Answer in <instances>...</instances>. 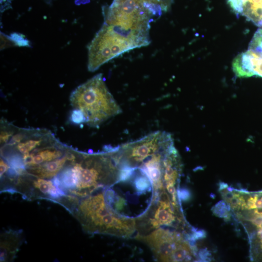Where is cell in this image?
<instances>
[{"label":"cell","instance_id":"cell-17","mask_svg":"<svg viewBox=\"0 0 262 262\" xmlns=\"http://www.w3.org/2000/svg\"><path fill=\"white\" fill-rule=\"evenodd\" d=\"M228 187V185L227 183L223 182H221L219 183L218 190L219 191H221L224 189H226Z\"/></svg>","mask_w":262,"mask_h":262},{"label":"cell","instance_id":"cell-5","mask_svg":"<svg viewBox=\"0 0 262 262\" xmlns=\"http://www.w3.org/2000/svg\"><path fill=\"white\" fill-rule=\"evenodd\" d=\"M174 144L169 132L156 131L134 141L110 147L109 149L120 169L138 168L150 156Z\"/></svg>","mask_w":262,"mask_h":262},{"label":"cell","instance_id":"cell-11","mask_svg":"<svg viewBox=\"0 0 262 262\" xmlns=\"http://www.w3.org/2000/svg\"><path fill=\"white\" fill-rule=\"evenodd\" d=\"M230 208L226 201L221 200L213 206L211 210L215 216L223 218L225 220H229L231 216Z\"/></svg>","mask_w":262,"mask_h":262},{"label":"cell","instance_id":"cell-8","mask_svg":"<svg viewBox=\"0 0 262 262\" xmlns=\"http://www.w3.org/2000/svg\"><path fill=\"white\" fill-rule=\"evenodd\" d=\"M232 69L239 78L253 76L262 78V29L255 32L247 50L234 59Z\"/></svg>","mask_w":262,"mask_h":262},{"label":"cell","instance_id":"cell-4","mask_svg":"<svg viewBox=\"0 0 262 262\" xmlns=\"http://www.w3.org/2000/svg\"><path fill=\"white\" fill-rule=\"evenodd\" d=\"M71 105L83 114L85 123L98 127L122 111L98 74L76 88L70 96Z\"/></svg>","mask_w":262,"mask_h":262},{"label":"cell","instance_id":"cell-3","mask_svg":"<svg viewBox=\"0 0 262 262\" xmlns=\"http://www.w3.org/2000/svg\"><path fill=\"white\" fill-rule=\"evenodd\" d=\"M106 200L121 216L135 219L148 209L154 195L152 183L138 168L120 170L118 180L104 190Z\"/></svg>","mask_w":262,"mask_h":262},{"label":"cell","instance_id":"cell-6","mask_svg":"<svg viewBox=\"0 0 262 262\" xmlns=\"http://www.w3.org/2000/svg\"><path fill=\"white\" fill-rule=\"evenodd\" d=\"M183 223L178 204L174 203L166 191L155 193L148 209L135 218V236L146 235L153 230L164 227L178 229Z\"/></svg>","mask_w":262,"mask_h":262},{"label":"cell","instance_id":"cell-7","mask_svg":"<svg viewBox=\"0 0 262 262\" xmlns=\"http://www.w3.org/2000/svg\"><path fill=\"white\" fill-rule=\"evenodd\" d=\"M136 240L146 244L160 262H172L173 253L186 240L182 234L174 230L160 228L143 236H135Z\"/></svg>","mask_w":262,"mask_h":262},{"label":"cell","instance_id":"cell-14","mask_svg":"<svg viewBox=\"0 0 262 262\" xmlns=\"http://www.w3.org/2000/svg\"><path fill=\"white\" fill-rule=\"evenodd\" d=\"M198 255L202 260H209V257L211 255L207 248L201 249L198 252Z\"/></svg>","mask_w":262,"mask_h":262},{"label":"cell","instance_id":"cell-9","mask_svg":"<svg viewBox=\"0 0 262 262\" xmlns=\"http://www.w3.org/2000/svg\"><path fill=\"white\" fill-rule=\"evenodd\" d=\"M229 3L237 14L262 29V0H229Z\"/></svg>","mask_w":262,"mask_h":262},{"label":"cell","instance_id":"cell-2","mask_svg":"<svg viewBox=\"0 0 262 262\" xmlns=\"http://www.w3.org/2000/svg\"><path fill=\"white\" fill-rule=\"evenodd\" d=\"M104 190L80 198L70 213L89 234L131 237L136 232L135 219L115 212L106 200Z\"/></svg>","mask_w":262,"mask_h":262},{"label":"cell","instance_id":"cell-10","mask_svg":"<svg viewBox=\"0 0 262 262\" xmlns=\"http://www.w3.org/2000/svg\"><path fill=\"white\" fill-rule=\"evenodd\" d=\"M4 241H1L0 260L1 261L9 260L13 258L17 250L20 241L17 232H7L4 236Z\"/></svg>","mask_w":262,"mask_h":262},{"label":"cell","instance_id":"cell-13","mask_svg":"<svg viewBox=\"0 0 262 262\" xmlns=\"http://www.w3.org/2000/svg\"><path fill=\"white\" fill-rule=\"evenodd\" d=\"M178 196L183 201L187 200L190 198V191L186 189H181L178 191Z\"/></svg>","mask_w":262,"mask_h":262},{"label":"cell","instance_id":"cell-1","mask_svg":"<svg viewBox=\"0 0 262 262\" xmlns=\"http://www.w3.org/2000/svg\"><path fill=\"white\" fill-rule=\"evenodd\" d=\"M120 174L111 151L78 152L57 175V186L65 195L80 199L109 188L118 180Z\"/></svg>","mask_w":262,"mask_h":262},{"label":"cell","instance_id":"cell-12","mask_svg":"<svg viewBox=\"0 0 262 262\" xmlns=\"http://www.w3.org/2000/svg\"><path fill=\"white\" fill-rule=\"evenodd\" d=\"M72 121L76 124L85 123V118L82 112L78 109H74L71 115Z\"/></svg>","mask_w":262,"mask_h":262},{"label":"cell","instance_id":"cell-15","mask_svg":"<svg viewBox=\"0 0 262 262\" xmlns=\"http://www.w3.org/2000/svg\"><path fill=\"white\" fill-rule=\"evenodd\" d=\"M10 168V166L6 162V161H4L3 159H2L1 158L0 159V177L2 176L8 170V169Z\"/></svg>","mask_w":262,"mask_h":262},{"label":"cell","instance_id":"cell-16","mask_svg":"<svg viewBox=\"0 0 262 262\" xmlns=\"http://www.w3.org/2000/svg\"><path fill=\"white\" fill-rule=\"evenodd\" d=\"M143 1L150 2H156L160 4H164L167 2H169L173 0H142Z\"/></svg>","mask_w":262,"mask_h":262}]
</instances>
